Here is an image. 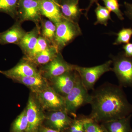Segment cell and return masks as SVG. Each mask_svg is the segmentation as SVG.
I'll use <instances>...</instances> for the list:
<instances>
[{
  "label": "cell",
  "mask_w": 132,
  "mask_h": 132,
  "mask_svg": "<svg viewBox=\"0 0 132 132\" xmlns=\"http://www.w3.org/2000/svg\"><path fill=\"white\" fill-rule=\"evenodd\" d=\"M123 48L124 51L123 53L125 56L132 58V43L130 42L125 44L123 45Z\"/></svg>",
  "instance_id": "29"
},
{
  "label": "cell",
  "mask_w": 132,
  "mask_h": 132,
  "mask_svg": "<svg viewBox=\"0 0 132 132\" xmlns=\"http://www.w3.org/2000/svg\"><path fill=\"white\" fill-rule=\"evenodd\" d=\"M97 7L95 10L96 16V21L94 25L100 24L105 26H107L108 21H112L111 16V12L105 7L102 6L99 3L96 4Z\"/></svg>",
  "instance_id": "20"
},
{
  "label": "cell",
  "mask_w": 132,
  "mask_h": 132,
  "mask_svg": "<svg viewBox=\"0 0 132 132\" xmlns=\"http://www.w3.org/2000/svg\"><path fill=\"white\" fill-rule=\"evenodd\" d=\"M56 31V26L53 22L49 20H46L43 21L42 23V36L48 42L53 45Z\"/></svg>",
  "instance_id": "21"
},
{
  "label": "cell",
  "mask_w": 132,
  "mask_h": 132,
  "mask_svg": "<svg viewBox=\"0 0 132 132\" xmlns=\"http://www.w3.org/2000/svg\"><path fill=\"white\" fill-rule=\"evenodd\" d=\"M112 60L104 64L91 67H85L75 65V70L79 74L82 84L88 91L93 90L95 83L105 73L112 71Z\"/></svg>",
  "instance_id": "6"
},
{
  "label": "cell",
  "mask_w": 132,
  "mask_h": 132,
  "mask_svg": "<svg viewBox=\"0 0 132 132\" xmlns=\"http://www.w3.org/2000/svg\"><path fill=\"white\" fill-rule=\"evenodd\" d=\"M91 98V95L82 84L79 75L73 88L65 97L66 112L69 114L75 115L79 108L90 104Z\"/></svg>",
  "instance_id": "3"
},
{
  "label": "cell",
  "mask_w": 132,
  "mask_h": 132,
  "mask_svg": "<svg viewBox=\"0 0 132 132\" xmlns=\"http://www.w3.org/2000/svg\"><path fill=\"white\" fill-rule=\"evenodd\" d=\"M92 111L89 118L102 123L125 118L132 114V104L120 85L105 82L93 90Z\"/></svg>",
  "instance_id": "1"
},
{
  "label": "cell",
  "mask_w": 132,
  "mask_h": 132,
  "mask_svg": "<svg viewBox=\"0 0 132 132\" xmlns=\"http://www.w3.org/2000/svg\"><path fill=\"white\" fill-rule=\"evenodd\" d=\"M18 6L22 20L36 22L40 20L39 0H19Z\"/></svg>",
  "instance_id": "12"
},
{
  "label": "cell",
  "mask_w": 132,
  "mask_h": 132,
  "mask_svg": "<svg viewBox=\"0 0 132 132\" xmlns=\"http://www.w3.org/2000/svg\"><path fill=\"white\" fill-rule=\"evenodd\" d=\"M19 0H0V11L13 14L19 5Z\"/></svg>",
  "instance_id": "27"
},
{
  "label": "cell",
  "mask_w": 132,
  "mask_h": 132,
  "mask_svg": "<svg viewBox=\"0 0 132 132\" xmlns=\"http://www.w3.org/2000/svg\"><path fill=\"white\" fill-rule=\"evenodd\" d=\"M26 33L20 24L16 23L6 31L0 33V44L19 45Z\"/></svg>",
  "instance_id": "15"
},
{
  "label": "cell",
  "mask_w": 132,
  "mask_h": 132,
  "mask_svg": "<svg viewBox=\"0 0 132 132\" xmlns=\"http://www.w3.org/2000/svg\"><path fill=\"white\" fill-rule=\"evenodd\" d=\"M39 29L35 28L26 34L19 43V45L26 55L31 52L37 42L39 35Z\"/></svg>",
  "instance_id": "19"
},
{
  "label": "cell",
  "mask_w": 132,
  "mask_h": 132,
  "mask_svg": "<svg viewBox=\"0 0 132 132\" xmlns=\"http://www.w3.org/2000/svg\"><path fill=\"white\" fill-rule=\"evenodd\" d=\"M79 74L75 70L69 71L48 81L50 85L57 93L64 98L75 85Z\"/></svg>",
  "instance_id": "9"
},
{
  "label": "cell",
  "mask_w": 132,
  "mask_h": 132,
  "mask_svg": "<svg viewBox=\"0 0 132 132\" xmlns=\"http://www.w3.org/2000/svg\"><path fill=\"white\" fill-rule=\"evenodd\" d=\"M79 0H61L59 2L62 15L64 18L78 22L83 10L79 7Z\"/></svg>",
  "instance_id": "14"
},
{
  "label": "cell",
  "mask_w": 132,
  "mask_h": 132,
  "mask_svg": "<svg viewBox=\"0 0 132 132\" xmlns=\"http://www.w3.org/2000/svg\"><path fill=\"white\" fill-rule=\"evenodd\" d=\"M87 117H82L73 119L69 126L63 132H86L84 124Z\"/></svg>",
  "instance_id": "25"
},
{
  "label": "cell",
  "mask_w": 132,
  "mask_h": 132,
  "mask_svg": "<svg viewBox=\"0 0 132 132\" xmlns=\"http://www.w3.org/2000/svg\"><path fill=\"white\" fill-rule=\"evenodd\" d=\"M49 42L43 36H39L37 42L32 50L26 55L24 59L29 60L46 49L49 46Z\"/></svg>",
  "instance_id": "23"
},
{
  "label": "cell",
  "mask_w": 132,
  "mask_h": 132,
  "mask_svg": "<svg viewBox=\"0 0 132 132\" xmlns=\"http://www.w3.org/2000/svg\"><path fill=\"white\" fill-rule=\"evenodd\" d=\"M0 73L13 81L22 77L41 75L37 66L24 59L9 70L4 71L0 70Z\"/></svg>",
  "instance_id": "10"
},
{
  "label": "cell",
  "mask_w": 132,
  "mask_h": 132,
  "mask_svg": "<svg viewBox=\"0 0 132 132\" xmlns=\"http://www.w3.org/2000/svg\"><path fill=\"white\" fill-rule=\"evenodd\" d=\"M132 114L121 119L101 123L107 132H132Z\"/></svg>",
  "instance_id": "17"
},
{
  "label": "cell",
  "mask_w": 132,
  "mask_h": 132,
  "mask_svg": "<svg viewBox=\"0 0 132 132\" xmlns=\"http://www.w3.org/2000/svg\"><path fill=\"white\" fill-rule=\"evenodd\" d=\"M33 93L45 112L60 110L66 111L65 98L57 93L50 85Z\"/></svg>",
  "instance_id": "5"
},
{
  "label": "cell",
  "mask_w": 132,
  "mask_h": 132,
  "mask_svg": "<svg viewBox=\"0 0 132 132\" xmlns=\"http://www.w3.org/2000/svg\"><path fill=\"white\" fill-rule=\"evenodd\" d=\"M38 132H62L52 129L47 127H43L42 126Z\"/></svg>",
  "instance_id": "32"
},
{
  "label": "cell",
  "mask_w": 132,
  "mask_h": 132,
  "mask_svg": "<svg viewBox=\"0 0 132 132\" xmlns=\"http://www.w3.org/2000/svg\"><path fill=\"white\" fill-rule=\"evenodd\" d=\"M28 127L26 109L15 120L12 125V132H26Z\"/></svg>",
  "instance_id": "22"
},
{
  "label": "cell",
  "mask_w": 132,
  "mask_h": 132,
  "mask_svg": "<svg viewBox=\"0 0 132 132\" xmlns=\"http://www.w3.org/2000/svg\"><path fill=\"white\" fill-rule=\"evenodd\" d=\"M45 113V121L47 127L63 132L69 126L73 119H72L65 111H53Z\"/></svg>",
  "instance_id": "11"
},
{
  "label": "cell",
  "mask_w": 132,
  "mask_h": 132,
  "mask_svg": "<svg viewBox=\"0 0 132 132\" xmlns=\"http://www.w3.org/2000/svg\"><path fill=\"white\" fill-rule=\"evenodd\" d=\"M124 4L126 8L125 15L132 21V3L125 2Z\"/></svg>",
  "instance_id": "30"
},
{
  "label": "cell",
  "mask_w": 132,
  "mask_h": 132,
  "mask_svg": "<svg viewBox=\"0 0 132 132\" xmlns=\"http://www.w3.org/2000/svg\"><path fill=\"white\" fill-rule=\"evenodd\" d=\"M117 37L113 43L114 45L127 44L130 43L132 36V28H123L116 34Z\"/></svg>",
  "instance_id": "24"
},
{
  "label": "cell",
  "mask_w": 132,
  "mask_h": 132,
  "mask_svg": "<svg viewBox=\"0 0 132 132\" xmlns=\"http://www.w3.org/2000/svg\"><path fill=\"white\" fill-rule=\"evenodd\" d=\"M86 132H107L101 123H98L88 116L85 124Z\"/></svg>",
  "instance_id": "28"
},
{
  "label": "cell",
  "mask_w": 132,
  "mask_h": 132,
  "mask_svg": "<svg viewBox=\"0 0 132 132\" xmlns=\"http://www.w3.org/2000/svg\"><path fill=\"white\" fill-rule=\"evenodd\" d=\"M75 66L67 62L59 52L51 61L42 66L39 70L43 77L48 81L67 72L75 70Z\"/></svg>",
  "instance_id": "8"
},
{
  "label": "cell",
  "mask_w": 132,
  "mask_h": 132,
  "mask_svg": "<svg viewBox=\"0 0 132 132\" xmlns=\"http://www.w3.org/2000/svg\"><path fill=\"white\" fill-rule=\"evenodd\" d=\"M112 71L120 86L132 88V58L125 56L122 53L117 55H111Z\"/></svg>",
  "instance_id": "4"
},
{
  "label": "cell",
  "mask_w": 132,
  "mask_h": 132,
  "mask_svg": "<svg viewBox=\"0 0 132 132\" xmlns=\"http://www.w3.org/2000/svg\"><path fill=\"white\" fill-rule=\"evenodd\" d=\"M95 3L96 4L98 3V0H90V3H89V5L86 8L85 10L86 11V12L85 13V16H86L87 19H88V13L90 10V9L92 7L94 3Z\"/></svg>",
  "instance_id": "31"
},
{
  "label": "cell",
  "mask_w": 132,
  "mask_h": 132,
  "mask_svg": "<svg viewBox=\"0 0 132 132\" xmlns=\"http://www.w3.org/2000/svg\"><path fill=\"white\" fill-rule=\"evenodd\" d=\"M41 14L56 24L64 18L57 0H39Z\"/></svg>",
  "instance_id": "13"
},
{
  "label": "cell",
  "mask_w": 132,
  "mask_h": 132,
  "mask_svg": "<svg viewBox=\"0 0 132 132\" xmlns=\"http://www.w3.org/2000/svg\"><path fill=\"white\" fill-rule=\"evenodd\" d=\"M105 7L111 12H113L120 20H124L123 14L121 11L118 0H101Z\"/></svg>",
  "instance_id": "26"
},
{
  "label": "cell",
  "mask_w": 132,
  "mask_h": 132,
  "mask_svg": "<svg viewBox=\"0 0 132 132\" xmlns=\"http://www.w3.org/2000/svg\"><path fill=\"white\" fill-rule=\"evenodd\" d=\"M25 109L28 121V127L26 132H38L45 121L46 112L31 92Z\"/></svg>",
  "instance_id": "7"
},
{
  "label": "cell",
  "mask_w": 132,
  "mask_h": 132,
  "mask_svg": "<svg viewBox=\"0 0 132 132\" xmlns=\"http://www.w3.org/2000/svg\"><path fill=\"white\" fill-rule=\"evenodd\" d=\"M59 52H60L56 46L50 45L35 57L28 61L36 66H43L51 61Z\"/></svg>",
  "instance_id": "18"
},
{
  "label": "cell",
  "mask_w": 132,
  "mask_h": 132,
  "mask_svg": "<svg viewBox=\"0 0 132 132\" xmlns=\"http://www.w3.org/2000/svg\"><path fill=\"white\" fill-rule=\"evenodd\" d=\"M56 26L54 45L60 51L78 36L82 35V31L78 22L64 18Z\"/></svg>",
  "instance_id": "2"
},
{
  "label": "cell",
  "mask_w": 132,
  "mask_h": 132,
  "mask_svg": "<svg viewBox=\"0 0 132 132\" xmlns=\"http://www.w3.org/2000/svg\"><path fill=\"white\" fill-rule=\"evenodd\" d=\"M14 81L25 85L33 93L42 90L49 85L47 80L41 75L19 78L15 79Z\"/></svg>",
  "instance_id": "16"
}]
</instances>
